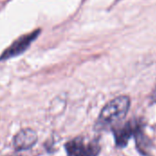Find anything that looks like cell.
I'll return each instance as SVG.
<instances>
[{
    "label": "cell",
    "mask_w": 156,
    "mask_h": 156,
    "mask_svg": "<svg viewBox=\"0 0 156 156\" xmlns=\"http://www.w3.org/2000/svg\"><path fill=\"white\" fill-rule=\"evenodd\" d=\"M68 156H98L101 145L98 140H89L85 137H76L65 144Z\"/></svg>",
    "instance_id": "obj_2"
},
{
    "label": "cell",
    "mask_w": 156,
    "mask_h": 156,
    "mask_svg": "<svg viewBox=\"0 0 156 156\" xmlns=\"http://www.w3.org/2000/svg\"><path fill=\"white\" fill-rule=\"evenodd\" d=\"M130 105L131 101L128 96H119L112 100L101 110L96 128L99 130L106 129L124 119L129 112Z\"/></svg>",
    "instance_id": "obj_1"
},
{
    "label": "cell",
    "mask_w": 156,
    "mask_h": 156,
    "mask_svg": "<svg viewBox=\"0 0 156 156\" xmlns=\"http://www.w3.org/2000/svg\"><path fill=\"white\" fill-rule=\"evenodd\" d=\"M40 30H35L30 34H27L24 35L22 37H20L19 38H17L8 48H6L3 54L0 56V60H4V59H8L11 58L13 57H16L18 55H20L21 53H23L31 44L32 41H34L37 36L39 35Z\"/></svg>",
    "instance_id": "obj_4"
},
{
    "label": "cell",
    "mask_w": 156,
    "mask_h": 156,
    "mask_svg": "<svg viewBox=\"0 0 156 156\" xmlns=\"http://www.w3.org/2000/svg\"><path fill=\"white\" fill-rule=\"evenodd\" d=\"M143 122L136 119H132L122 125H116L112 127V133L115 139V144L119 148H124L132 136H134L138 128Z\"/></svg>",
    "instance_id": "obj_3"
},
{
    "label": "cell",
    "mask_w": 156,
    "mask_h": 156,
    "mask_svg": "<svg viewBox=\"0 0 156 156\" xmlns=\"http://www.w3.org/2000/svg\"><path fill=\"white\" fill-rule=\"evenodd\" d=\"M37 141V133L31 129H25L14 137L13 144L16 151H26L33 147Z\"/></svg>",
    "instance_id": "obj_5"
},
{
    "label": "cell",
    "mask_w": 156,
    "mask_h": 156,
    "mask_svg": "<svg viewBox=\"0 0 156 156\" xmlns=\"http://www.w3.org/2000/svg\"><path fill=\"white\" fill-rule=\"evenodd\" d=\"M134 137H135V140H136V147L141 152V154L145 156H150L149 153H148V151H149L148 149L150 148L151 141L145 135V133L144 132L143 124L136 131V133L134 134Z\"/></svg>",
    "instance_id": "obj_6"
}]
</instances>
